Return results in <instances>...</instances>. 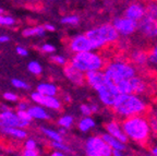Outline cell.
Masks as SVG:
<instances>
[{
  "label": "cell",
  "instance_id": "obj_20",
  "mask_svg": "<svg viewBox=\"0 0 157 156\" xmlns=\"http://www.w3.org/2000/svg\"><path fill=\"white\" fill-rule=\"evenodd\" d=\"M27 110H29V115L33 117V119L46 120L50 118V116H49L48 112L45 110V108H43L42 105H38V104H37L36 106H31V107H29Z\"/></svg>",
  "mask_w": 157,
  "mask_h": 156
},
{
  "label": "cell",
  "instance_id": "obj_38",
  "mask_svg": "<svg viewBox=\"0 0 157 156\" xmlns=\"http://www.w3.org/2000/svg\"><path fill=\"white\" fill-rule=\"evenodd\" d=\"M3 98H5L6 100H8V102H17V100L19 99L14 93H11V92L5 93V94H3Z\"/></svg>",
  "mask_w": 157,
  "mask_h": 156
},
{
  "label": "cell",
  "instance_id": "obj_43",
  "mask_svg": "<svg viewBox=\"0 0 157 156\" xmlns=\"http://www.w3.org/2000/svg\"><path fill=\"white\" fill-rule=\"evenodd\" d=\"M29 106L27 105L26 102H22L20 103V104H17V109H22V110H27L29 109Z\"/></svg>",
  "mask_w": 157,
  "mask_h": 156
},
{
  "label": "cell",
  "instance_id": "obj_4",
  "mask_svg": "<svg viewBox=\"0 0 157 156\" xmlns=\"http://www.w3.org/2000/svg\"><path fill=\"white\" fill-rule=\"evenodd\" d=\"M85 34L91 41L93 50L101 49L108 45L113 44L119 39V36H120L113 24H109V23L101 24L92 29H88Z\"/></svg>",
  "mask_w": 157,
  "mask_h": 156
},
{
  "label": "cell",
  "instance_id": "obj_21",
  "mask_svg": "<svg viewBox=\"0 0 157 156\" xmlns=\"http://www.w3.org/2000/svg\"><path fill=\"white\" fill-rule=\"evenodd\" d=\"M1 131L3 133L8 134V135H11L13 138H17V139H24L26 138V132L22 129V128L19 127H8V126H1Z\"/></svg>",
  "mask_w": 157,
  "mask_h": 156
},
{
  "label": "cell",
  "instance_id": "obj_2",
  "mask_svg": "<svg viewBox=\"0 0 157 156\" xmlns=\"http://www.w3.org/2000/svg\"><path fill=\"white\" fill-rule=\"evenodd\" d=\"M121 124L127 137L131 141L140 145H146L150 142L153 131L146 114L124 118Z\"/></svg>",
  "mask_w": 157,
  "mask_h": 156
},
{
  "label": "cell",
  "instance_id": "obj_6",
  "mask_svg": "<svg viewBox=\"0 0 157 156\" xmlns=\"http://www.w3.org/2000/svg\"><path fill=\"white\" fill-rule=\"evenodd\" d=\"M85 154L88 156H111L113 155V149L108 143L103 139V137L94 135L90 137L85 141L84 145Z\"/></svg>",
  "mask_w": 157,
  "mask_h": 156
},
{
  "label": "cell",
  "instance_id": "obj_29",
  "mask_svg": "<svg viewBox=\"0 0 157 156\" xmlns=\"http://www.w3.org/2000/svg\"><path fill=\"white\" fill-rule=\"evenodd\" d=\"M148 61L151 64L157 67V41L153 45L152 49L148 51Z\"/></svg>",
  "mask_w": 157,
  "mask_h": 156
},
{
  "label": "cell",
  "instance_id": "obj_12",
  "mask_svg": "<svg viewBox=\"0 0 157 156\" xmlns=\"http://www.w3.org/2000/svg\"><path fill=\"white\" fill-rule=\"evenodd\" d=\"M70 50L74 54H78V53H83V51H88V50H93V47H92L91 41L86 36V34H81V35H76L70 41Z\"/></svg>",
  "mask_w": 157,
  "mask_h": 156
},
{
  "label": "cell",
  "instance_id": "obj_44",
  "mask_svg": "<svg viewBox=\"0 0 157 156\" xmlns=\"http://www.w3.org/2000/svg\"><path fill=\"white\" fill-rule=\"evenodd\" d=\"M44 27H45V29H46V31H49V32H54L55 29V26L54 25H52V24H48V23H47V24H45L44 25Z\"/></svg>",
  "mask_w": 157,
  "mask_h": 156
},
{
  "label": "cell",
  "instance_id": "obj_51",
  "mask_svg": "<svg viewBox=\"0 0 157 156\" xmlns=\"http://www.w3.org/2000/svg\"><path fill=\"white\" fill-rule=\"evenodd\" d=\"M3 13V9H1V8H0V14H2Z\"/></svg>",
  "mask_w": 157,
  "mask_h": 156
},
{
  "label": "cell",
  "instance_id": "obj_26",
  "mask_svg": "<svg viewBox=\"0 0 157 156\" xmlns=\"http://www.w3.org/2000/svg\"><path fill=\"white\" fill-rule=\"evenodd\" d=\"M146 15L157 19V1L152 0L146 5Z\"/></svg>",
  "mask_w": 157,
  "mask_h": 156
},
{
  "label": "cell",
  "instance_id": "obj_3",
  "mask_svg": "<svg viewBox=\"0 0 157 156\" xmlns=\"http://www.w3.org/2000/svg\"><path fill=\"white\" fill-rule=\"evenodd\" d=\"M136 67L131 61L124 59L117 58L106 64L104 68V73L106 76V80L109 85L116 88V84L121 81L129 80L136 76ZM118 92V91H117Z\"/></svg>",
  "mask_w": 157,
  "mask_h": 156
},
{
  "label": "cell",
  "instance_id": "obj_35",
  "mask_svg": "<svg viewBox=\"0 0 157 156\" xmlns=\"http://www.w3.org/2000/svg\"><path fill=\"white\" fill-rule=\"evenodd\" d=\"M147 117H148V121H150L153 134H157V115L156 114H151Z\"/></svg>",
  "mask_w": 157,
  "mask_h": 156
},
{
  "label": "cell",
  "instance_id": "obj_28",
  "mask_svg": "<svg viewBox=\"0 0 157 156\" xmlns=\"http://www.w3.org/2000/svg\"><path fill=\"white\" fill-rule=\"evenodd\" d=\"M74 122V119L72 116L70 115H64L62 116V117H60L58 119V124L60 126V127H64L67 128V129H69V128L72 127V124H73Z\"/></svg>",
  "mask_w": 157,
  "mask_h": 156
},
{
  "label": "cell",
  "instance_id": "obj_19",
  "mask_svg": "<svg viewBox=\"0 0 157 156\" xmlns=\"http://www.w3.org/2000/svg\"><path fill=\"white\" fill-rule=\"evenodd\" d=\"M103 139L105 140L106 142L108 143V145L113 149V151H120V152H124L127 150V146H125V143L122 141H120L119 139L117 138L113 137L111 134H109L108 132L104 133L103 135Z\"/></svg>",
  "mask_w": 157,
  "mask_h": 156
},
{
  "label": "cell",
  "instance_id": "obj_48",
  "mask_svg": "<svg viewBox=\"0 0 157 156\" xmlns=\"http://www.w3.org/2000/svg\"><path fill=\"white\" fill-rule=\"evenodd\" d=\"M52 156H63L64 152H61V151H58V150H56V152H52Z\"/></svg>",
  "mask_w": 157,
  "mask_h": 156
},
{
  "label": "cell",
  "instance_id": "obj_41",
  "mask_svg": "<svg viewBox=\"0 0 157 156\" xmlns=\"http://www.w3.org/2000/svg\"><path fill=\"white\" fill-rule=\"evenodd\" d=\"M22 154L24 156H37V155H38V152H37V150H27V149H25L24 151H23Z\"/></svg>",
  "mask_w": 157,
  "mask_h": 156
},
{
  "label": "cell",
  "instance_id": "obj_52",
  "mask_svg": "<svg viewBox=\"0 0 157 156\" xmlns=\"http://www.w3.org/2000/svg\"><path fill=\"white\" fill-rule=\"evenodd\" d=\"M155 114L157 115V103H156V108H155Z\"/></svg>",
  "mask_w": 157,
  "mask_h": 156
},
{
  "label": "cell",
  "instance_id": "obj_7",
  "mask_svg": "<svg viewBox=\"0 0 157 156\" xmlns=\"http://www.w3.org/2000/svg\"><path fill=\"white\" fill-rule=\"evenodd\" d=\"M113 24L121 36L132 35L137 29V26H139V22L137 21H134V20L130 19V18H127L125 15L124 17L116 18L113 20Z\"/></svg>",
  "mask_w": 157,
  "mask_h": 156
},
{
  "label": "cell",
  "instance_id": "obj_30",
  "mask_svg": "<svg viewBox=\"0 0 157 156\" xmlns=\"http://www.w3.org/2000/svg\"><path fill=\"white\" fill-rule=\"evenodd\" d=\"M80 22V19L76 15H68L61 19L62 24H68V25H76Z\"/></svg>",
  "mask_w": 157,
  "mask_h": 156
},
{
  "label": "cell",
  "instance_id": "obj_45",
  "mask_svg": "<svg viewBox=\"0 0 157 156\" xmlns=\"http://www.w3.org/2000/svg\"><path fill=\"white\" fill-rule=\"evenodd\" d=\"M150 152H151V154H152V155L157 156V144H155V145H153V146H151Z\"/></svg>",
  "mask_w": 157,
  "mask_h": 156
},
{
  "label": "cell",
  "instance_id": "obj_34",
  "mask_svg": "<svg viewBox=\"0 0 157 156\" xmlns=\"http://www.w3.org/2000/svg\"><path fill=\"white\" fill-rule=\"evenodd\" d=\"M11 83H12V85L17 88H23V90H29V88H31V86H29L26 82L20 80V79H13V80L11 81Z\"/></svg>",
  "mask_w": 157,
  "mask_h": 156
},
{
  "label": "cell",
  "instance_id": "obj_22",
  "mask_svg": "<svg viewBox=\"0 0 157 156\" xmlns=\"http://www.w3.org/2000/svg\"><path fill=\"white\" fill-rule=\"evenodd\" d=\"M36 90L42 93V94H44V95L48 96H56L57 93H58V88L52 83H40V84L37 85Z\"/></svg>",
  "mask_w": 157,
  "mask_h": 156
},
{
  "label": "cell",
  "instance_id": "obj_15",
  "mask_svg": "<svg viewBox=\"0 0 157 156\" xmlns=\"http://www.w3.org/2000/svg\"><path fill=\"white\" fill-rule=\"evenodd\" d=\"M86 82L93 90L97 91L98 88L103 86L104 84L107 83L106 80V76L104 73V71L97 70V71H88L85 73Z\"/></svg>",
  "mask_w": 157,
  "mask_h": 156
},
{
  "label": "cell",
  "instance_id": "obj_24",
  "mask_svg": "<svg viewBox=\"0 0 157 156\" xmlns=\"http://www.w3.org/2000/svg\"><path fill=\"white\" fill-rule=\"evenodd\" d=\"M45 29L44 26H35V27H31V29H25L22 32V35L24 37H32V36H39L42 37L45 35Z\"/></svg>",
  "mask_w": 157,
  "mask_h": 156
},
{
  "label": "cell",
  "instance_id": "obj_40",
  "mask_svg": "<svg viewBox=\"0 0 157 156\" xmlns=\"http://www.w3.org/2000/svg\"><path fill=\"white\" fill-rule=\"evenodd\" d=\"M42 50L44 51V53H47V54H52V53H54V51L56 50V48H55V46L52 44H44L42 46Z\"/></svg>",
  "mask_w": 157,
  "mask_h": 156
},
{
  "label": "cell",
  "instance_id": "obj_50",
  "mask_svg": "<svg viewBox=\"0 0 157 156\" xmlns=\"http://www.w3.org/2000/svg\"><path fill=\"white\" fill-rule=\"evenodd\" d=\"M66 100L67 102H70V96H66Z\"/></svg>",
  "mask_w": 157,
  "mask_h": 156
},
{
  "label": "cell",
  "instance_id": "obj_5",
  "mask_svg": "<svg viewBox=\"0 0 157 156\" xmlns=\"http://www.w3.org/2000/svg\"><path fill=\"white\" fill-rule=\"evenodd\" d=\"M70 64H73L75 68L81 70L84 73H86L88 71L104 70L106 66V62L103 57L94 50L74 54V56L71 58Z\"/></svg>",
  "mask_w": 157,
  "mask_h": 156
},
{
  "label": "cell",
  "instance_id": "obj_10",
  "mask_svg": "<svg viewBox=\"0 0 157 156\" xmlns=\"http://www.w3.org/2000/svg\"><path fill=\"white\" fill-rule=\"evenodd\" d=\"M31 98H32V100L34 103H36L38 105L45 106V107L49 108V109H54V110L61 109V102L56 96L44 95L40 92L36 91V92L31 94Z\"/></svg>",
  "mask_w": 157,
  "mask_h": 156
},
{
  "label": "cell",
  "instance_id": "obj_17",
  "mask_svg": "<svg viewBox=\"0 0 157 156\" xmlns=\"http://www.w3.org/2000/svg\"><path fill=\"white\" fill-rule=\"evenodd\" d=\"M130 61L135 67L142 68L150 64L148 61V53L140 49H135L130 54Z\"/></svg>",
  "mask_w": 157,
  "mask_h": 156
},
{
  "label": "cell",
  "instance_id": "obj_25",
  "mask_svg": "<svg viewBox=\"0 0 157 156\" xmlns=\"http://www.w3.org/2000/svg\"><path fill=\"white\" fill-rule=\"evenodd\" d=\"M42 132L46 135L47 138L52 140V141H58V142H63V138L62 134L59 131H55L52 129H47V128H42Z\"/></svg>",
  "mask_w": 157,
  "mask_h": 156
},
{
  "label": "cell",
  "instance_id": "obj_47",
  "mask_svg": "<svg viewBox=\"0 0 157 156\" xmlns=\"http://www.w3.org/2000/svg\"><path fill=\"white\" fill-rule=\"evenodd\" d=\"M9 41H10V37L7 36V35H1L0 36V43H7Z\"/></svg>",
  "mask_w": 157,
  "mask_h": 156
},
{
  "label": "cell",
  "instance_id": "obj_49",
  "mask_svg": "<svg viewBox=\"0 0 157 156\" xmlns=\"http://www.w3.org/2000/svg\"><path fill=\"white\" fill-rule=\"evenodd\" d=\"M58 131L60 132V133H61L62 135H64V134H66V132H67V128H64V127H60V128H59Z\"/></svg>",
  "mask_w": 157,
  "mask_h": 156
},
{
  "label": "cell",
  "instance_id": "obj_23",
  "mask_svg": "<svg viewBox=\"0 0 157 156\" xmlns=\"http://www.w3.org/2000/svg\"><path fill=\"white\" fill-rule=\"evenodd\" d=\"M96 126L95 120L90 116H84L78 123V128L81 132H88Z\"/></svg>",
  "mask_w": 157,
  "mask_h": 156
},
{
  "label": "cell",
  "instance_id": "obj_33",
  "mask_svg": "<svg viewBox=\"0 0 157 156\" xmlns=\"http://www.w3.org/2000/svg\"><path fill=\"white\" fill-rule=\"evenodd\" d=\"M15 24V20L12 17L0 14V25H7V26H12Z\"/></svg>",
  "mask_w": 157,
  "mask_h": 156
},
{
  "label": "cell",
  "instance_id": "obj_14",
  "mask_svg": "<svg viewBox=\"0 0 157 156\" xmlns=\"http://www.w3.org/2000/svg\"><path fill=\"white\" fill-rule=\"evenodd\" d=\"M124 15L139 22L146 15V6L139 2V1L131 3L124 10Z\"/></svg>",
  "mask_w": 157,
  "mask_h": 156
},
{
  "label": "cell",
  "instance_id": "obj_8",
  "mask_svg": "<svg viewBox=\"0 0 157 156\" xmlns=\"http://www.w3.org/2000/svg\"><path fill=\"white\" fill-rule=\"evenodd\" d=\"M96 92H97L98 98H99L101 103L108 108H113V104H115L116 99H117V96L119 95L117 90L113 88L111 85H109L108 83L101 86Z\"/></svg>",
  "mask_w": 157,
  "mask_h": 156
},
{
  "label": "cell",
  "instance_id": "obj_13",
  "mask_svg": "<svg viewBox=\"0 0 157 156\" xmlns=\"http://www.w3.org/2000/svg\"><path fill=\"white\" fill-rule=\"evenodd\" d=\"M63 73H64V76H66V78L68 79L69 81H71L75 85H83L84 82H86L85 73L82 72L81 70H78V68H75V67L71 64L64 66Z\"/></svg>",
  "mask_w": 157,
  "mask_h": 156
},
{
  "label": "cell",
  "instance_id": "obj_18",
  "mask_svg": "<svg viewBox=\"0 0 157 156\" xmlns=\"http://www.w3.org/2000/svg\"><path fill=\"white\" fill-rule=\"evenodd\" d=\"M148 85H147L146 80L143 79L142 76H135L133 78L130 79V91L131 93H134V94H144L146 93Z\"/></svg>",
  "mask_w": 157,
  "mask_h": 156
},
{
  "label": "cell",
  "instance_id": "obj_39",
  "mask_svg": "<svg viewBox=\"0 0 157 156\" xmlns=\"http://www.w3.org/2000/svg\"><path fill=\"white\" fill-rule=\"evenodd\" d=\"M24 147L27 150H36V147H37L36 141H35V140H32V139L27 140L24 144Z\"/></svg>",
  "mask_w": 157,
  "mask_h": 156
},
{
  "label": "cell",
  "instance_id": "obj_37",
  "mask_svg": "<svg viewBox=\"0 0 157 156\" xmlns=\"http://www.w3.org/2000/svg\"><path fill=\"white\" fill-rule=\"evenodd\" d=\"M50 59H52V62H55L56 64H59V66H66V64H67V59L64 58L63 56H60V55L52 56Z\"/></svg>",
  "mask_w": 157,
  "mask_h": 156
},
{
  "label": "cell",
  "instance_id": "obj_1",
  "mask_svg": "<svg viewBox=\"0 0 157 156\" xmlns=\"http://www.w3.org/2000/svg\"><path fill=\"white\" fill-rule=\"evenodd\" d=\"M113 110L119 118H128L136 115H145L148 111V105L140 94L122 93L117 96Z\"/></svg>",
  "mask_w": 157,
  "mask_h": 156
},
{
  "label": "cell",
  "instance_id": "obj_42",
  "mask_svg": "<svg viewBox=\"0 0 157 156\" xmlns=\"http://www.w3.org/2000/svg\"><path fill=\"white\" fill-rule=\"evenodd\" d=\"M17 55H20V56H22V57L27 56V54H29L26 49L23 48V47H21V46L17 47Z\"/></svg>",
  "mask_w": 157,
  "mask_h": 156
},
{
  "label": "cell",
  "instance_id": "obj_32",
  "mask_svg": "<svg viewBox=\"0 0 157 156\" xmlns=\"http://www.w3.org/2000/svg\"><path fill=\"white\" fill-rule=\"evenodd\" d=\"M17 116H19L21 119L23 120V121L27 122V123H31V121L33 120V117L31 115H29V110H22V109H17Z\"/></svg>",
  "mask_w": 157,
  "mask_h": 156
},
{
  "label": "cell",
  "instance_id": "obj_27",
  "mask_svg": "<svg viewBox=\"0 0 157 156\" xmlns=\"http://www.w3.org/2000/svg\"><path fill=\"white\" fill-rule=\"evenodd\" d=\"M27 69H29V72L32 74H34V76H39V74H42V72H43V68L38 61H31V62H29Z\"/></svg>",
  "mask_w": 157,
  "mask_h": 156
},
{
  "label": "cell",
  "instance_id": "obj_46",
  "mask_svg": "<svg viewBox=\"0 0 157 156\" xmlns=\"http://www.w3.org/2000/svg\"><path fill=\"white\" fill-rule=\"evenodd\" d=\"M92 107V110H93V114H95V112H97L98 110H99V107H98L97 104H95V103H92V104H90Z\"/></svg>",
  "mask_w": 157,
  "mask_h": 156
},
{
  "label": "cell",
  "instance_id": "obj_31",
  "mask_svg": "<svg viewBox=\"0 0 157 156\" xmlns=\"http://www.w3.org/2000/svg\"><path fill=\"white\" fill-rule=\"evenodd\" d=\"M52 146L55 150H58V151L64 152V153H69L70 152V147L68 145L63 143V142H58V141H52Z\"/></svg>",
  "mask_w": 157,
  "mask_h": 156
},
{
  "label": "cell",
  "instance_id": "obj_9",
  "mask_svg": "<svg viewBox=\"0 0 157 156\" xmlns=\"http://www.w3.org/2000/svg\"><path fill=\"white\" fill-rule=\"evenodd\" d=\"M137 29L146 38H157V19L145 15L141 21H139Z\"/></svg>",
  "mask_w": 157,
  "mask_h": 156
},
{
  "label": "cell",
  "instance_id": "obj_36",
  "mask_svg": "<svg viewBox=\"0 0 157 156\" xmlns=\"http://www.w3.org/2000/svg\"><path fill=\"white\" fill-rule=\"evenodd\" d=\"M80 111L83 116H91L93 114V110L90 104H82L80 107Z\"/></svg>",
  "mask_w": 157,
  "mask_h": 156
},
{
  "label": "cell",
  "instance_id": "obj_11",
  "mask_svg": "<svg viewBox=\"0 0 157 156\" xmlns=\"http://www.w3.org/2000/svg\"><path fill=\"white\" fill-rule=\"evenodd\" d=\"M0 122L1 126H8V127H19L25 128L29 123L23 121L21 118L17 116V114L11 111V110H2L0 112Z\"/></svg>",
  "mask_w": 157,
  "mask_h": 156
},
{
  "label": "cell",
  "instance_id": "obj_16",
  "mask_svg": "<svg viewBox=\"0 0 157 156\" xmlns=\"http://www.w3.org/2000/svg\"><path fill=\"white\" fill-rule=\"evenodd\" d=\"M105 129H106V132H108V133L111 134L113 137L117 138V139L124 142V143H127L128 140H129V138H128L127 134H125L124 130H123L121 122L117 121V120H110V121H108L107 123L105 124Z\"/></svg>",
  "mask_w": 157,
  "mask_h": 156
}]
</instances>
